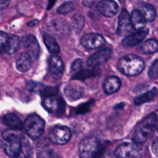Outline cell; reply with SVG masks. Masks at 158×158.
Masks as SVG:
<instances>
[{
	"label": "cell",
	"instance_id": "obj_17",
	"mask_svg": "<svg viewBox=\"0 0 158 158\" xmlns=\"http://www.w3.org/2000/svg\"><path fill=\"white\" fill-rule=\"evenodd\" d=\"M3 123L10 128L22 130L23 125L21 120L15 114L9 113L6 114L2 118Z\"/></svg>",
	"mask_w": 158,
	"mask_h": 158
},
{
	"label": "cell",
	"instance_id": "obj_30",
	"mask_svg": "<svg viewBox=\"0 0 158 158\" xmlns=\"http://www.w3.org/2000/svg\"><path fill=\"white\" fill-rule=\"evenodd\" d=\"M57 91H58V88L56 86H44L41 89L40 93L43 96L49 97V96H56V94H57Z\"/></svg>",
	"mask_w": 158,
	"mask_h": 158
},
{
	"label": "cell",
	"instance_id": "obj_18",
	"mask_svg": "<svg viewBox=\"0 0 158 158\" xmlns=\"http://www.w3.org/2000/svg\"><path fill=\"white\" fill-rule=\"evenodd\" d=\"M32 57L28 52H23L20 54L16 62V68L20 72L28 71L31 67Z\"/></svg>",
	"mask_w": 158,
	"mask_h": 158
},
{
	"label": "cell",
	"instance_id": "obj_9",
	"mask_svg": "<svg viewBox=\"0 0 158 158\" xmlns=\"http://www.w3.org/2000/svg\"><path fill=\"white\" fill-rule=\"evenodd\" d=\"M112 51L109 48L101 49L92 54L87 60V65L91 68H95L106 62L112 56Z\"/></svg>",
	"mask_w": 158,
	"mask_h": 158
},
{
	"label": "cell",
	"instance_id": "obj_43",
	"mask_svg": "<svg viewBox=\"0 0 158 158\" xmlns=\"http://www.w3.org/2000/svg\"><path fill=\"white\" fill-rule=\"evenodd\" d=\"M56 0H49V4H48V9H50L54 5V4L55 3Z\"/></svg>",
	"mask_w": 158,
	"mask_h": 158
},
{
	"label": "cell",
	"instance_id": "obj_40",
	"mask_svg": "<svg viewBox=\"0 0 158 158\" xmlns=\"http://www.w3.org/2000/svg\"><path fill=\"white\" fill-rule=\"evenodd\" d=\"M12 158H30V157H29V156L27 153L22 151L19 155H17V156H15L14 157H12Z\"/></svg>",
	"mask_w": 158,
	"mask_h": 158
},
{
	"label": "cell",
	"instance_id": "obj_23",
	"mask_svg": "<svg viewBox=\"0 0 158 158\" xmlns=\"http://www.w3.org/2000/svg\"><path fill=\"white\" fill-rule=\"evenodd\" d=\"M141 12L147 22L154 21L156 17L157 12L155 7L147 2H143L141 5Z\"/></svg>",
	"mask_w": 158,
	"mask_h": 158
},
{
	"label": "cell",
	"instance_id": "obj_44",
	"mask_svg": "<svg viewBox=\"0 0 158 158\" xmlns=\"http://www.w3.org/2000/svg\"><path fill=\"white\" fill-rule=\"evenodd\" d=\"M100 158H112V157H111V156H102V157H101Z\"/></svg>",
	"mask_w": 158,
	"mask_h": 158
},
{
	"label": "cell",
	"instance_id": "obj_15",
	"mask_svg": "<svg viewBox=\"0 0 158 158\" xmlns=\"http://www.w3.org/2000/svg\"><path fill=\"white\" fill-rule=\"evenodd\" d=\"M42 105L43 107L49 112H57L62 110L64 106L62 99L57 98L56 96L45 97Z\"/></svg>",
	"mask_w": 158,
	"mask_h": 158
},
{
	"label": "cell",
	"instance_id": "obj_29",
	"mask_svg": "<svg viewBox=\"0 0 158 158\" xmlns=\"http://www.w3.org/2000/svg\"><path fill=\"white\" fill-rule=\"evenodd\" d=\"M37 158H59V157L53 149L44 148L38 152Z\"/></svg>",
	"mask_w": 158,
	"mask_h": 158
},
{
	"label": "cell",
	"instance_id": "obj_14",
	"mask_svg": "<svg viewBox=\"0 0 158 158\" xmlns=\"http://www.w3.org/2000/svg\"><path fill=\"white\" fill-rule=\"evenodd\" d=\"M148 35L147 30H138L127 35L122 41V44L125 47H131L136 46L141 43Z\"/></svg>",
	"mask_w": 158,
	"mask_h": 158
},
{
	"label": "cell",
	"instance_id": "obj_28",
	"mask_svg": "<svg viewBox=\"0 0 158 158\" xmlns=\"http://www.w3.org/2000/svg\"><path fill=\"white\" fill-rule=\"evenodd\" d=\"M75 5H76V4L74 2H72V1L66 2L64 4H62L61 6H60L57 8V12L58 13L62 14L69 13L75 9Z\"/></svg>",
	"mask_w": 158,
	"mask_h": 158
},
{
	"label": "cell",
	"instance_id": "obj_19",
	"mask_svg": "<svg viewBox=\"0 0 158 158\" xmlns=\"http://www.w3.org/2000/svg\"><path fill=\"white\" fill-rule=\"evenodd\" d=\"M133 28L136 30H141L146 24V20L140 10H134L130 16Z\"/></svg>",
	"mask_w": 158,
	"mask_h": 158
},
{
	"label": "cell",
	"instance_id": "obj_10",
	"mask_svg": "<svg viewBox=\"0 0 158 158\" xmlns=\"http://www.w3.org/2000/svg\"><path fill=\"white\" fill-rule=\"evenodd\" d=\"M97 9L104 16L112 17L118 12L119 7L113 0H101L98 3Z\"/></svg>",
	"mask_w": 158,
	"mask_h": 158
},
{
	"label": "cell",
	"instance_id": "obj_8",
	"mask_svg": "<svg viewBox=\"0 0 158 158\" xmlns=\"http://www.w3.org/2000/svg\"><path fill=\"white\" fill-rule=\"evenodd\" d=\"M80 43L85 48L94 49L103 46L106 43V40L100 34L89 33L82 36Z\"/></svg>",
	"mask_w": 158,
	"mask_h": 158
},
{
	"label": "cell",
	"instance_id": "obj_35",
	"mask_svg": "<svg viewBox=\"0 0 158 158\" xmlns=\"http://www.w3.org/2000/svg\"><path fill=\"white\" fill-rule=\"evenodd\" d=\"M82 65V60L80 59H75L71 66V70L73 72H78L80 70Z\"/></svg>",
	"mask_w": 158,
	"mask_h": 158
},
{
	"label": "cell",
	"instance_id": "obj_41",
	"mask_svg": "<svg viewBox=\"0 0 158 158\" xmlns=\"http://www.w3.org/2000/svg\"><path fill=\"white\" fill-rule=\"evenodd\" d=\"M38 23V20L36 19H35V20H32L28 22L27 23V25L29 27H32V26L36 25Z\"/></svg>",
	"mask_w": 158,
	"mask_h": 158
},
{
	"label": "cell",
	"instance_id": "obj_42",
	"mask_svg": "<svg viewBox=\"0 0 158 158\" xmlns=\"http://www.w3.org/2000/svg\"><path fill=\"white\" fill-rule=\"evenodd\" d=\"M124 106H125L124 102H120V103L117 104V105H115L114 107V109H122L124 107Z\"/></svg>",
	"mask_w": 158,
	"mask_h": 158
},
{
	"label": "cell",
	"instance_id": "obj_36",
	"mask_svg": "<svg viewBox=\"0 0 158 158\" xmlns=\"http://www.w3.org/2000/svg\"><path fill=\"white\" fill-rule=\"evenodd\" d=\"M91 102L89 101L88 102H86V103H84V104L80 105L77 110V113L78 114H83V113L88 111L91 106Z\"/></svg>",
	"mask_w": 158,
	"mask_h": 158
},
{
	"label": "cell",
	"instance_id": "obj_6",
	"mask_svg": "<svg viewBox=\"0 0 158 158\" xmlns=\"http://www.w3.org/2000/svg\"><path fill=\"white\" fill-rule=\"evenodd\" d=\"M44 121L38 115L33 114L28 115L23 123V128L27 135L35 139L41 136L44 129Z\"/></svg>",
	"mask_w": 158,
	"mask_h": 158
},
{
	"label": "cell",
	"instance_id": "obj_38",
	"mask_svg": "<svg viewBox=\"0 0 158 158\" xmlns=\"http://www.w3.org/2000/svg\"><path fill=\"white\" fill-rule=\"evenodd\" d=\"M10 0H0V14L3 13V12L8 7Z\"/></svg>",
	"mask_w": 158,
	"mask_h": 158
},
{
	"label": "cell",
	"instance_id": "obj_21",
	"mask_svg": "<svg viewBox=\"0 0 158 158\" xmlns=\"http://www.w3.org/2000/svg\"><path fill=\"white\" fill-rule=\"evenodd\" d=\"M64 94L69 100L75 101L82 96L83 90L80 86L77 85L69 84L65 87Z\"/></svg>",
	"mask_w": 158,
	"mask_h": 158
},
{
	"label": "cell",
	"instance_id": "obj_4",
	"mask_svg": "<svg viewBox=\"0 0 158 158\" xmlns=\"http://www.w3.org/2000/svg\"><path fill=\"white\" fill-rule=\"evenodd\" d=\"M147 153V148L143 143L125 142L119 144L114 154L117 158H141Z\"/></svg>",
	"mask_w": 158,
	"mask_h": 158
},
{
	"label": "cell",
	"instance_id": "obj_27",
	"mask_svg": "<svg viewBox=\"0 0 158 158\" xmlns=\"http://www.w3.org/2000/svg\"><path fill=\"white\" fill-rule=\"evenodd\" d=\"M98 74V71L96 70H83L78 71L72 78L73 80H83L86 78L95 77Z\"/></svg>",
	"mask_w": 158,
	"mask_h": 158
},
{
	"label": "cell",
	"instance_id": "obj_26",
	"mask_svg": "<svg viewBox=\"0 0 158 158\" xmlns=\"http://www.w3.org/2000/svg\"><path fill=\"white\" fill-rule=\"evenodd\" d=\"M141 51L146 54H152L158 51V41L155 39L145 41L140 47Z\"/></svg>",
	"mask_w": 158,
	"mask_h": 158
},
{
	"label": "cell",
	"instance_id": "obj_45",
	"mask_svg": "<svg viewBox=\"0 0 158 158\" xmlns=\"http://www.w3.org/2000/svg\"><path fill=\"white\" fill-rule=\"evenodd\" d=\"M157 132H158V127H157Z\"/></svg>",
	"mask_w": 158,
	"mask_h": 158
},
{
	"label": "cell",
	"instance_id": "obj_25",
	"mask_svg": "<svg viewBox=\"0 0 158 158\" xmlns=\"http://www.w3.org/2000/svg\"><path fill=\"white\" fill-rule=\"evenodd\" d=\"M43 38L45 46L51 53L56 54L59 52L60 47L52 36L47 33H44L43 36Z\"/></svg>",
	"mask_w": 158,
	"mask_h": 158
},
{
	"label": "cell",
	"instance_id": "obj_7",
	"mask_svg": "<svg viewBox=\"0 0 158 158\" xmlns=\"http://www.w3.org/2000/svg\"><path fill=\"white\" fill-rule=\"evenodd\" d=\"M50 140L56 144L63 145L69 142L71 138V131L69 128L63 125L54 127L49 134Z\"/></svg>",
	"mask_w": 158,
	"mask_h": 158
},
{
	"label": "cell",
	"instance_id": "obj_24",
	"mask_svg": "<svg viewBox=\"0 0 158 158\" xmlns=\"http://www.w3.org/2000/svg\"><path fill=\"white\" fill-rule=\"evenodd\" d=\"M157 89L156 87H154L151 90L133 99V102L135 105L137 106L141 105L152 100L157 95Z\"/></svg>",
	"mask_w": 158,
	"mask_h": 158
},
{
	"label": "cell",
	"instance_id": "obj_20",
	"mask_svg": "<svg viewBox=\"0 0 158 158\" xmlns=\"http://www.w3.org/2000/svg\"><path fill=\"white\" fill-rule=\"evenodd\" d=\"M48 30L51 33L55 34V35L61 36L67 33L69 30L67 27V24L62 20H54L50 22L48 25Z\"/></svg>",
	"mask_w": 158,
	"mask_h": 158
},
{
	"label": "cell",
	"instance_id": "obj_39",
	"mask_svg": "<svg viewBox=\"0 0 158 158\" xmlns=\"http://www.w3.org/2000/svg\"><path fill=\"white\" fill-rule=\"evenodd\" d=\"M96 0H83V4L86 7H91Z\"/></svg>",
	"mask_w": 158,
	"mask_h": 158
},
{
	"label": "cell",
	"instance_id": "obj_34",
	"mask_svg": "<svg viewBox=\"0 0 158 158\" xmlns=\"http://www.w3.org/2000/svg\"><path fill=\"white\" fill-rule=\"evenodd\" d=\"M8 35L2 31H0V52H3L4 48L9 38Z\"/></svg>",
	"mask_w": 158,
	"mask_h": 158
},
{
	"label": "cell",
	"instance_id": "obj_11",
	"mask_svg": "<svg viewBox=\"0 0 158 158\" xmlns=\"http://www.w3.org/2000/svg\"><path fill=\"white\" fill-rule=\"evenodd\" d=\"M133 28L130 17L125 9H123L118 16L117 33L123 36L130 33Z\"/></svg>",
	"mask_w": 158,
	"mask_h": 158
},
{
	"label": "cell",
	"instance_id": "obj_31",
	"mask_svg": "<svg viewBox=\"0 0 158 158\" xmlns=\"http://www.w3.org/2000/svg\"><path fill=\"white\" fill-rule=\"evenodd\" d=\"M148 75L149 78L152 80L158 78V59L152 63L148 70Z\"/></svg>",
	"mask_w": 158,
	"mask_h": 158
},
{
	"label": "cell",
	"instance_id": "obj_22",
	"mask_svg": "<svg viewBox=\"0 0 158 158\" xmlns=\"http://www.w3.org/2000/svg\"><path fill=\"white\" fill-rule=\"evenodd\" d=\"M20 44V41L18 36L13 35L9 36L7 41L4 48L3 52L7 54H11L14 53L18 50Z\"/></svg>",
	"mask_w": 158,
	"mask_h": 158
},
{
	"label": "cell",
	"instance_id": "obj_33",
	"mask_svg": "<svg viewBox=\"0 0 158 158\" xmlns=\"http://www.w3.org/2000/svg\"><path fill=\"white\" fill-rule=\"evenodd\" d=\"M44 86L43 84L40 83H36L33 81L28 82L27 85V88L28 89L32 91H38L40 92L41 89Z\"/></svg>",
	"mask_w": 158,
	"mask_h": 158
},
{
	"label": "cell",
	"instance_id": "obj_13",
	"mask_svg": "<svg viewBox=\"0 0 158 158\" xmlns=\"http://www.w3.org/2000/svg\"><path fill=\"white\" fill-rule=\"evenodd\" d=\"M49 68L52 77L57 79L60 78L64 69L62 59L56 54L51 56L49 60Z\"/></svg>",
	"mask_w": 158,
	"mask_h": 158
},
{
	"label": "cell",
	"instance_id": "obj_5",
	"mask_svg": "<svg viewBox=\"0 0 158 158\" xmlns=\"http://www.w3.org/2000/svg\"><path fill=\"white\" fill-rule=\"evenodd\" d=\"M101 151L99 140L94 136L83 138L78 147L79 158H98Z\"/></svg>",
	"mask_w": 158,
	"mask_h": 158
},
{
	"label": "cell",
	"instance_id": "obj_16",
	"mask_svg": "<svg viewBox=\"0 0 158 158\" xmlns=\"http://www.w3.org/2000/svg\"><path fill=\"white\" fill-rule=\"evenodd\" d=\"M121 86V81L117 76L107 77L103 83V89L106 94H112L116 92Z\"/></svg>",
	"mask_w": 158,
	"mask_h": 158
},
{
	"label": "cell",
	"instance_id": "obj_37",
	"mask_svg": "<svg viewBox=\"0 0 158 158\" xmlns=\"http://www.w3.org/2000/svg\"><path fill=\"white\" fill-rule=\"evenodd\" d=\"M151 149L152 151L154 153V154L158 157V137L156 138L152 143V146H151Z\"/></svg>",
	"mask_w": 158,
	"mask_h": 158
},
{
	"label": "cell",
	"instance_id": "obj_1",
	"mask_svg": "<svg viewBox=\"0 0 158 158\" xmlns=\"http://www.w3.org/2000/svg\"><path fill=\"white\" fill-rule=\"evenodd\" d=\"M157 115L152 113L144 117L135 127L131 140L138 143H145L152 136L157 124Z\"/></svg>",
	"mask_w": 158,
	"mask_h": 158
},
{
	"label": "cell",
	"instance_id": "obj_12",
	"mask_svg": "<svg viewBox=\"0 0 158 158\" xmlns=\"http://www.w3.org/2000/svg\"><path fill=\"white\" fill-rule=\"evenodd\" d=\"M22 44L32 59H36L40 54V48L36 38L31 35H27L22 40Z\"/></svg>",
	"mask_w": 158,
	"mask_h": 158
},
{
	"label": "cell",
	"instance_id": "obj_3",
	"mask_svg": "<svg viewBox=\"0 0 158 158\" xmlns=\"http://www.w3.org/2000/svg\"><path fill=\"white\" fill-rule=\"evenodd\" d=\"M118 70L122 73L134 76L140 73L144 68L143 59L135 54H127L120 57L117 64Z\"/></svg>",
	"mask_w": 158,
	"mask_h": 158
},
{
	"label": "cell",
	"instance_id": "obj_2",
	"mask_svg": "<svg viewBox=\"0 0 158 158\" xmlns=\"http://www.w3.org/2000/svg\"><path fill=\"white\" fill-rule=\"evenodd\" d=\"M4 139L2 148L4 152L9 156L14 157L22 151L21 140L23 136L22 130L8 129L2 133Z\"/></svg>",
	"mask_w": 158,
	"mask_h": 158
},
{
	"label": "cell",
	"instance_id": "obj_32",
	"mask_svg": "<svg viewBox=\"0 0 158 158\" xmlns=\"http://www.w3.org/2000/svg\"><path fill=\"white\" fill-rule=\"evenodd\" d=\"M85 19L81 14H76L73 19V25L75 30L80 31L84 25Z\"/></svg>",
	"mask_w": 158,
	"mask_h": 158
}]
</instances>
